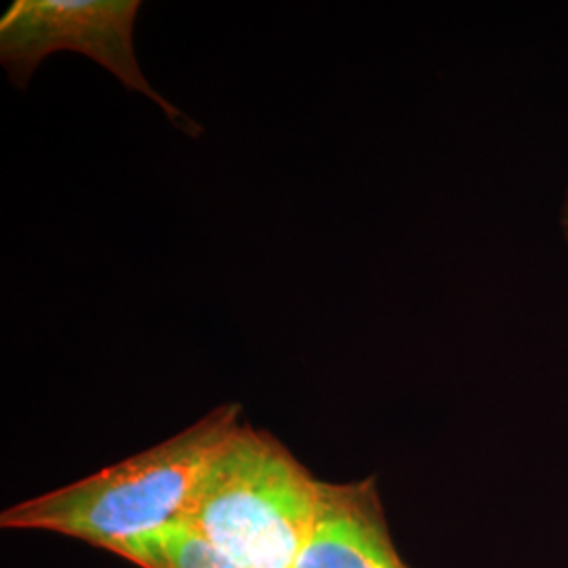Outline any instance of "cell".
<instances>
[{"mask_svg": "<svg viewBox=\"0 0 568 568\" xmlns=\"http://www.w3.org/2000/svg\"><path fill=\"white\" fill-rule=\"evenodd\" d=\"M241 413V405L217 406L156 447L4 509L0 527L60 532L121 554L131 541L182 523L204 464L243 426Z\"/></svg>", "mask_w": 568, "mask_h": 568, "instance_id": "1", "label": "cell"}, {"mask_svg": "<svg viewBox=\"0 0 568 568\" xmlns=\"http://www.w3.org/2000/svg\"><path fill=\"white\" fill-rule=\"evenodd\" d=\"M321 485L278 438L244 424L204 464L182 523L244 568H295Z\"/></svg>", "mask_w": 568, "mask_h": 568, "instance_id": "2", "label": "cell"}, {"mask_svg": "<svg viewBox=\"0 0 568 568\" xmlns=\"http://www.w3.org/2000/svg\"><path fill=\"white\" fill-rule=\"evenodd\" d=\"M140 9L138 0H16L0 20V61L11 82L26 89L49 55L82 53L112 72L122 87L156 103L180 131L199 138L201 126L143 77L133 44Z\"/></svg>", "mask_w": 568, "mask_h": 568, "instance_id": "3", "label": "cell"}, {"mask_svg": "<svg viewBox=\"0 0 568 568\" xmlns=\"http://www.w3.org/2000/svg\"><path fill=\"white\" fill-rule=\"evenodd\" d=\"M295 568H408L373 480L321 485L316 525Z\"/></svg>", "mask_w": 568, "mask_h": 568, "instance_id": "4", "label": "cell"}, {"mask_svg": "<svg viewBox=\"0 0 568 568\" xmlns=\"http://www.w3.org/2000/svg\"><path fill=\"white\" fill-rule=\"evenodd\" d=\"M119 556L140 568H244L183 523L131 541Z\"/></svg>", "mask_w": 568, "mask_h": 568, "instance_id": "5", "label": "cell"}, {"mask_svg": "<svg viewBox=\"0 0 568 568\" xmlns=\"http://www.w3.org/2000/svg\"><path fill=\"white\" fill-rule=\"evenodd\" d=\"M562 232H565V239H567L568 244V192L567 201H565V206H562Z\"/></svg>", "mask_w": 568, "mask_h": 568, "instance_id": "6", "label": "cell"}]
</instances>
